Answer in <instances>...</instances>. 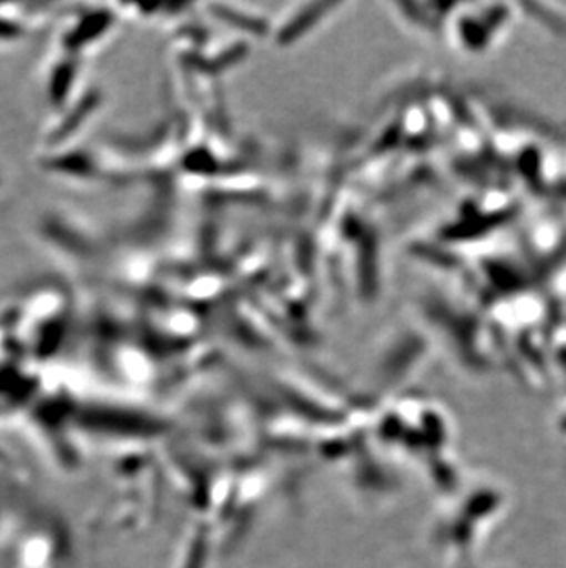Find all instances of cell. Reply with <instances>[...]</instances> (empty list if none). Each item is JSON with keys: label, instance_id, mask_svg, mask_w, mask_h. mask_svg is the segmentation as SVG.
I'll use <instances>...</instances> for the list:
<instances>
[{"label": "cell", "instance_id": "cell-1", "mask_svg": "<svg viewBox=\"0 0 566 568\" xmlns=\"http://www.w3.org/2000/svg\"><path fill=\"white\" fill-rule=\"evenodd\" d=\"M515 6L492 4L478 8L473 13H462L458 41L469 52H486L503 38L513 19Z\"/></svg>", "mask_w": 566, "mask_h": 568}]
</instances>
